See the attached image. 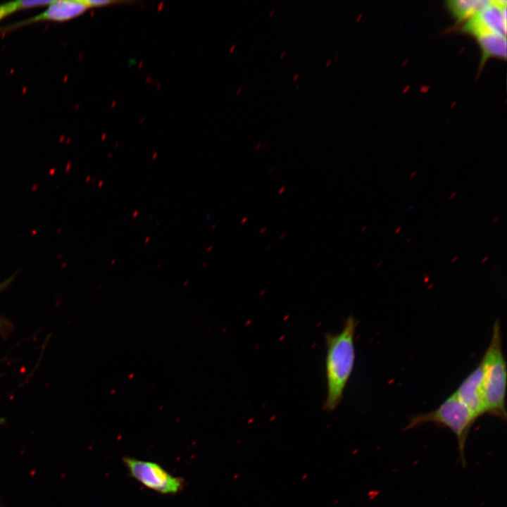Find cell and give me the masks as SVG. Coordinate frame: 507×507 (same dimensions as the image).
<instances>
[{
  "instance_id": "obj_1",
  "label": "cell",
  "mask_w": 507,
  "mask_h": 507,
  "mask_svg": "<svg viewBox=\"0 0 507 507\" xmlns=\"http://www.w3.org/2000/svg\"><path fill=\"white\" fill-rule=\"evenodd\" d=\"M358 321L349 315L339 333L325 334L327 396L323 409L327 412L334 411L340 404L353 372L356 359L354 337Z\"/></svg>"
},
{
  "instance_id": "obj_2",
  "label": "cell",
  "mask_w": 507,
  "mask_h": 507,
  "mask_svg": "<svg viewBox=\"0 0 507 507\" xmlns=\"http://www.w3.org/2000/svg\"><path fill=\"white\" fill-rule=\"evenodd\" d=\"M480 363L483 372L482 396L485 413L506 421L507 370L499 320L493 325L489 346Z\"/></svg>"
},
{
  "instance_id": "obj_3",
  "label": "cell",
  "mask_w": 507,
  "mask_h": 507,
  "mask_svg": "<svg viewBox=\"0 0 507 507\" xmlns=\"http://www.w3.org/2000/svg\"><path fill=\"white\" fill-rule=\"evenodd\" d=\"M476 419L453 393L435 410L412 416L403 430H411L425 423L449 429L456 437L460 460L464 468L466 441Z\"/></svg>"
},
{
  "instance_id": "obj_4",
  "label": "cell",
  "mask_w": 507,
  "mask_h": 507,
  "mask_svg": "<svg viewBox=\"0 0 507 507\" xmlns=\"http://www.w3.org/2000/svg\"><path fill=\"white\" fill-rule=\"evenodd\" d=\"M123 463L131 477L156 492L175 494L183 488V479L173 475L157 463L131 457H124Z\"/></svg>"
},
{
  "instance_id": "obj_5",
  "label": "cell",
  "mask_w": 507,
  "mask_h": 507,
  "mask_svg": "<svg viewBox=\"0 0 507 507\" xmlns=\"http://www.w3.org/2000/svg\"><path fill=\"white\" fill-rule=\"evenodd\" d=\"M506 1H490L485 8L465 22L463 30L473 37L485 32L506 37Z\"/></svg>"
},
{
  "instance_id": "obj_6",
  "label": "cell",
  "mask_w": 507,
  "mask_h": 507,
  "mask_svg": "<svg viewBox=\"0 0 507 507\" xmlns=\"http://www.w3.org/2000/svg\"><path fill=\"white\" fill-rule=\"evenodd\" d=\"M481 363L464 379L454 394L477 418L485 413L482 396Z\"/></svg>"
},
{
  "instance_id": "obj_7",
  "label": "cell",
  "mask_w": 507,
  "mask_h": 507,
  "mask_svg": "<svg viewBox=\"0 0 507 507\" xmlns=\"http://www.w3.org/2000/svg\"><path fill=\"white\" fill-rule=\"evenodd\" d=\"M88 8H89V6L87 1H52L47 8L42 13L22 22L15 23L8 28H15L32 23L44 20L56 22L66 21L81 15Z\"/></svg>"
},
{
  "instance_id": "obj_8",
  "label": "cell",
  "mask_w": 507,
  "mask_h": 507,
  "mask_svg": "<svg viewBox=\"0 0 507 507\" xmlns=\"http://www.w3.org/2000/svg\"><path fill=\"white\" fill-rule=\"evenodd\" d=\"M474 37L482 50V64L491 57L503 59L506 58V37L490 32L480 33Z\"/></svg>"
},
{
  "instance_id": "obj_9",
  "label": "cell",
  "mask_w": 507,
  "mask_h": 507,
  "mask_svg": "<svg viewBox=\"0 0 507 507\" xmlns=\"http://www.w3.org/2000/svg\"><path fill=\"white\" fill-rule=\"evenodd\" d=\"M490 3L487 0H453L446 6L458 23L466 22Z\"/></svg>"
},
{
  "instance_id": "obj_10",
  "label": "cell",
  "mask_w": 507,
  "mask_h": 507,
  "mask_svg": "<svg viewBox=\"0 0 507 507\" xmlns=\"http://www.w3.org/2000/svg\"><path fill=\"white\" fill-rule=\"evenodd\" d=\"M20 10L18 1L8 2L0 5V20L7 15Z\"/></svg>"
},
{
  "instance_id": "obj_11",
  "label": "cell",
  "mask_w": 507,
  "mask_h": 507,
  "mask_svg": "<svg viewBox=\"0 0 507 507\" xmlns=\"http://www.w3.org/2000/svg\"><path fill=\"white\" fill-rule=\"evenodd\" d=\"M18 2L20 10L41 6H49L52 2V1L21 0L18 1Z\"/></svg>"
},
{
  "instance_id": "obj_12",
  "label": "cell",
  "mask_w": 507,
  "mask_h": 507,
  "mask_svg": "<svg viewBox=\"0 0 507 507\" xmlns=\"http://www.w3.org/2000/svg\"><path fill=\"white\" fill-rule=\"evenodd\" d=\"M456 193H457V192H456V190L451 194V195L449 196V199L450 200L452 199L454 197V196L456 194Z\"/></svg>"
},
{
  "instance_id": "obj_13",
  "label": "cell",
  "mask_w": 507,
  "mask_h": 507,
  "mask_svg": "<svg viewBox=\"0 0 507 507\" xmlns=\"http://www.w3.org/2000/svg\"><path fill=\"white\" fill-rule=\"evenodd\" d=\"M401 228H402V227H401V226H400V227H397V228H396V229L395 230V231H394V233H395V234H398V233H399V232H400V231H401Z\"/></svg>"
},
{
  "instance_id": "obj_14",
  "label": "cell",
  "mask_w": 507,
  "mask_h": 507,
  "mask_svg": "<svg viewBox=\"0 0 507 507\" xmlns=\"http://www.w3.org/2000/svg\"><path fill=\"white\" fill-rule=\"evenodd\" d=\"M299 76V73H296L293 77V81H295L297 80L298 77Z\"/></svg>"
},
{
  "instance_id": "obj_15",
  "label": "cell",
  "mask_w": 507,
  "mask_h": 507,
  "mask_svg": "<svg viewBox=\"0 0 507 507\" xmlns=\"http://www.w3.org/2000/svg\"><path fill=\"white\" fill-rule=\"evenodd\" d=\"M488 259H489V257H488V256H485L484 258H483L482 259L481 263H484L486 262Z\"/></svg>"
},
{
  "instance_id": "obj_16",
  "label": "cell",
  "mask_w": 507,
  "mask_h": 507,
  "mask_svg": "<svg viewBox=\"0 0 507 507\" xmlns=\"http://www.w3.org/2000/svg\"><path fill=\"white\" fill-rule=\"evenodd\" d=\"M285 54H286V51H283L280 54V58H283Z\"/></svg>"
},
{
  "instance_id": "obj_17",
  "label": "cell",
  "mask_w": 507,
  "mask_h": 507,
  "mask_svg": "<svg viewBox=\"0 0 507 507\" xmlns=\"http://www.w3.org/2000/svg\"><path fill=\"white\" fill-rule=\"evenodd\" d=\"M331 61H332L331 59L327 60V61L326 62L325 66L328 67L330 65V64L331 63Z\"/></svg>"
},
{
  "instance_id": "obj_18",
  "label": "cell",
  "mask_w": 507,
  "mask_h": 507,
  "mask_svg": "<svg viewBox=\"0 0 507 507\" xmlns=\"http://www.w3.org/2000/svg\"><path fill=\"white\" fill-rule=\"evenodd\" d=\"M415 174H416V171H414L412 174H411L410 179H413L414 177V176L415 175Z\"/></svg>"
},
{
  "instance_id": "obj_19",
  "label": "cell",
  "mask_w": 507,
  "mask_h": 507,
  "mask_svg": "<svg viewBox=\"0 0 507 507\" xmlns=\"http://www.w3.org/2000/svg\"><path fill=\"white\" fill-rule=\"evenodd\" d=\"M458 258V256L453 257V259L451 260V263H454L455 261H457Z\"/></svg>"
},
{
  "instance_id": "obj_20",
  "label": "cell",
  "mask_w": 507,
  "mask_h": 507,
  "mask_svg": "<svg viewBox=\"0 0 507 507\" xmlns=\"http://www.w3.org/2000/svg\"><path fill=\"white\" fill-rule=\"evenodd\" d=\"M498 219H499V217H498V216L496 217V218H494L493 219V220L492 221V223H493V224L495 223L498 220Z\"/></svg>"
},
{
  "instance_id": "obj_21",
  "label": "cell",
  "mask_w": 507,
  "mask_h": 507,
  "mask_svg": "<svg viewBox=\"0 0 507 507\" xmlns=\"http://www.w3.org/2000/svg\"><path fill=\"white\" fill-rule=\"evenodd\" d=\"M274 12H275V9H272V10L270 11V14H269L270 17H272V16H273Z\"/></svg>"
},
{
  "instance_id": "obj_22",
  "label": "cell",
  "mask_w": 507,
  "mask_h": 507,
  "mask_svg": "<svg viewBox=\"0 0 507 507\" xmlns=\"http://www.w3.org/2000/svg\"><path fill=\"white\" fill-rule=\"evenodd\" d=\"M242 87H239L236 92L237 94H239V92L242 91Z\"/></svg>"
},
{
  "instance_id": "obj_23",
  "label": "cell",
  "mask_w": 507,
  "mask_h": 507,
  "mask_svg": "<svg viewBox=\"0 0 507 507\" xmlns=\"http://www.w3.org/2000/svg\"><path fill=\"white\" fill-rule=\"evenodd\" d=\"M382 263V261H380V262L377 264V267H379Z\"/></svg>"
},
{
  "instance_id": "obj_24",
  "label": "cell",
  "mask_w": 507,
  "mask_h": 507,
  "mask_svg": "<svg viewBox=\"0 0 507 507\" xmlns=\"http://www.w3.org/2000/svg\"><path fill=\"white\" fill-rule=\"evenodd\" d=\"M234 47H235V44H233V46H232V48H230V51H232V50H233V49H234Z\"/></svg>"
},
{
  "instance_id": "obj_25",
  "label": "cell",
  "mask_w": 507,
  "mask_h": 507,
  "mask_svg": "<svg viewBox=\"0 0 507 507\" xmlns=\"http://www.w3.org/2000/svg\"><path fill=\"white\" fill-rule=\"evenodd\" d=\"M411 239H412V238L410 237L409 239H408L406 240V242L408 243V242L410 240H411Z\"/></svg>"
},
{
  "instance_id": "obj_26",
  "label": "cell",
  "mask_w": 507,
  "mask_h": 507,
  "mask_svg": "<svg viewBox=\"0 0 507 507\" xmlns=\"http://www.w3.org/2000/svg\"><path fill=\"white\" fill-rule=\"evenodd\" d=\"M338 55H339V54H336V56H335V57H334L335 59L337 58V57Z\"/></svg>"
}]
</instances>
